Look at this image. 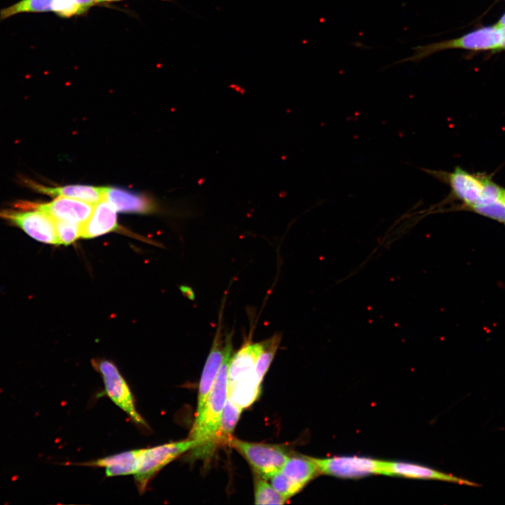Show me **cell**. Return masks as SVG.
Returning a JSON list of instances; mask_svg holds the SVG:
<instances>
[{
	"instance_id": "8992f818",
	"label": "cell",
	"mask_w": 505,
	"mask_h": 505,
	"mask_svg": "<svg viewBox=\"0 0 505 505\" xmlns=\"http://www.w3.org/2000/svg\"><path fill=\"white\" fill-rule=\"evenodd\" d=\"M424 170L450 187L449 199H456L462 203L456 209L466 210L480 201L487 177L471 173L459 166L450 172L430 169Z\"/></svg>"
},
{
	"instance_id": "f1b7e54d",
	"label": "cell",
	"mask_w": 505,
	"mask_h": 505,
	"mask_svg": "<svg viewBox=\"0 0 505 505\" xmlns=\"http://www.w3.org/2000/svg\"><path fill=\"white\" fill-rule=\"evenodd\" d=\"M120 1V0H99V2H102V1ZM163 1H166V0H163Z\"/></svg>"
},
{
	"instance_id": "484cf974",
	"label": "cell",
	"mask_w": 505,
	"mask_h": 505,
	"mask_svg": "<svg viewBox=\"0 0 505 505\" xmlns=\"http://www.w3.org/2000/svg\"><path fill=\"white\" fill-rule=\"evenodd\" d=\"M75 3L85 12L90 7L99 2V0H74Z\"/></svg>"
},
{
	"instance_id": "d6986e66",
	"label": "cell",
	"mask_w": 505,
	"mask_h": 505,
	"mask_svg": "<svg viewBox=\"0 0 505 505\" xmlns=\"http://www.w3.org/2000/svg\"><path fill=\"white\" fill-rule=\"evenodd\" d=\"M243 410L229 398H227L214 440L215 449L221 445H228Z\"/></svg>"
},
{
	"instance_id": "9a60e30c",
	"label": "cell",
	"mask_w": 505,
	"mask_h": 505,
	"mask_svg": "<svg viewBox=\"0 0 505 505\" xmlns=\"http://www.w3.org/2000/svg\"><path fill=\"white\" fill-rule=\"evenodd\" d=\"M104 198L118 212L148 213L154 208L152 201L145 196L120 188L107 187Z\"/></svg>"
},
{
	"instance_id": "7c38bea8",
	"label": "cell",
	"mask_w": 505,
	"mask_h": 505,
	"mask_svg": "<svg viewBox=\"0 0 505 505\" xmlns=\"http://www.w3.org/2000/svg\"><path fill=\"white\" fill-rule=\"evenodd\" d=\"M250 339L251 336L230 358L228 366V385L255 374V365L262 349L263 342L253 343Z\"/></svg>"
},
{
	"instance_id": "2e32d148",
	"label": "cell",
	"mask_w": 505,
	"mask_h": 505,
	"mask_svg": "<svg viewBox=\"0 0 505 505\" xmlns=\"http://www.w3.org/2000/svg\"><path fill=\"white\" fill-rule=\"evenodd\" d=\"M140 449L131 450L105 457L88 463L95 466L105 467L107 477L135 474L137 469Z\"/></svg>"
},
{
	"instance_id": "44dd1931",
	"label": "cell",
	"mask_w": 505,
	"mask_h": 505,
	"mask_svg": "<svg viewBox=\"0 0 505 505\" xmlns=\"http://www.w3.org/2000/svg\"><path fill=\"white\" fill-rule=\"evenodd\" d=\"M55 0H21L0 11V20L21 13H43L53 11Z\"/></svg>"
},
{
	"instance_id": "d4e9b609",
	"label": "cell",
	"mask_w": 505,
	"mask_h": 505,
	"mask_svg": "<svg viewBox=\"0 0 505 505\" xmlns=\"http://www.w3.org/2000/svg\"><path fill=\"white\" fill-rule=\"evenodd\" d=\"M54 223L59 245H69L81 236V224L64 221H54Z\"/></svg>"
},
{
	"instance_id": "8fae6325",
	"label": "cell",
	"mask_w": 505,
	"mask_h": 505,
	"mask_svg": "<svg viewBox=\"0 0 505 505\" xmlns=\"http://www.w3.org/2000/svg\"><path fill=\"white\" fill-rule=\"evenodd\" d=\"M36 206L54 221H64L81 225L89 218L94 206L80 200L64 196H58L49 203Z\"/></svg>"
},
{
	"instance_id": "ba28073f",
	"label": "cell",
	"mask_w": 505,
	"mask_h": 505,
	"mask_svg": "<svg viewBox=\"0 0 505 505\" xmlns=\"http://www.w3.org/2000/svg\"><path fill=\"white\" fill-rule=\"evenodd\" d=\"M93 365L102 375L107 396L135 424L148 427L146 421L137 411L130 389L115 364L108 360H95Z\"/></svg>"
},
{
	"instance_id": "277c9868",
	"label": "cell",
	"mask_w": 505,
	"mask_h": 505,
	"mask_svg": "<svg viewBox=\"0 0 505 505\" xmlns=\"http://www.w3.org/2000/svg\"><path fill=\"white\" fill-rule=\"evenodd\" d=\"M18 209L0 210V218L19 227L34 240L59 245L53 220L36 204L25 203Z\"/></svg>"
},
{
	"instance_id": "83f0119b",
	"label": "cell",
	"mask_w": 505,
	"mask_h": 505,
	"mask_svg": "<svg viewBox=\"0 0 505 505\" xmlns=\"http://www.w3.org/2000/svg\"><path fill=\"white\" fill-rule=\"evenodd\" d=\"M495 25L498 27H505V13L501 16L500 20Z\"/></svg>"
},
{
	"instance_id": "5b68a950",
	"label": "cell",
	"mask_w": 505,
	"mask_h": 505,
	"mask_svg": "<svg viewBox=\"0 0 505 505\" xmlns=\"http://www.w3.org/2000/svg\"><path fill=\"white\" fill-rule=\"evenodd\" d=\"M228 445L246 459L257 476L267 480L281 470L290 456L281 445L250 443L233 437Z\"/></svg>"
},
{
	"instance_id": "7a4b0ae2",
	"label": "cell",
	"mask_w": 505,
	"mask_h": 505,
	"mask_svg": "<svg viewBox=\"0 0 505 505\" xmlns=\"http://www.w3.org/2000/svg\"><path fill=\"white\" fill-rule=\"evenodd\" d=\"M500 28L496 25L482 27L460 37L412 48L413 54L398 62H418L434 53L452 48L471 50H500Z\"/></svg>"
},
{
	"instance_id": "4fadbf2b",
	"label": "cell",
	"mask_w": 505,
	"mask_h": 505,
	"mask_svg": "<svg viewBox=\"0 0 505 505\" xmlns=\"http://www.w3.org/2000/svg\"><path fill=\"white\" fill-rule=\"evenodd\" d=\"M117 227L116 210L104 198L94 205L90 216L81 225V237L95 238L112 231Z\"/></svg>"
},
{
	"instance_id": "3957f363",
	"label": "cell",
	"mask_w": 505,
	"mask_h": 505,
	"mask_svg": "<svg viewBox=\"0 0 505 505\" xmlns=\"http://www.w3.org/2000/svg\"><path fill=\"white\" fill-rule=\"evenodd\" d=\"M194 440L188 439L165 443L150 448L140 449L135 481L138 490L143 493L151 479L165 466L194 446Z\"/></svg>"
},
{
	"instance_id": "30bf717a",
	"label": "cell",
	"mask_w": 505,
	"mask_h": 505,
	"mask_svg": "<svg viewBox=\"0 0 505 505\" xmlns=\"http://www.w3.org/2000/svg\"><path fill=\"white\" fill-rule=\"evenodd\" d=\"M417 479L437 480L469 486H479L476 483L439 471L422 465L396 461H384L382 474Z\"/></svg>"
},
{
	"instance_id": "f546056e",
	"label": "cell",
	"mask_w": 505,
	"mask_h": 505,
	"mask_svg": "<svg viewBox=\"0 0 505 505\" xmlns=\"http://www.w3.org/2000/svg\"><path fill=\"white\" fill-rule=\"evenodd\" d=\"M504 201H505V196H504Z\"/></svg>"
},
{
	"instance_id": "603a6c76",
	"label": "cell",
	"mask_w": 505,
	"mask_h": 505,
	"mask_svg": "<svg viewBox=\"0 0 505 505\" xmlns=\"http://www.w3.org/2000/svg\"><path fill=\"white\" fill-rule=\"evenodd\" d=\"M270 480L273 487L286 501L304 488L300 485L292 481L281 471L274 474Z\"/></svg>"
},
{
	"instance_id": "7402d4cb",
	"label": "cell",
	"mask_w": 505,
	"mask_h": 505,
	"mask_svg": "<svg viewBox=\"0 0 505 505\" xmlns=\"http://www.w3.org/2000/svg\"><path fill=\"white\" fill-rule=\"evenodd\" d=\"M259 476L255 478L254 480V497L256 504H284L286 500L284 499L278 492L273 487L271 484L267 483Z\"/></svg>"
},
{
	"instance_id": "ffe728a7",
	"label": "cell",
	"mask_w": 505,
	"mask_h": 505,
	"mask_svg": "<svg viewBox=\"0 0 505 505\" xmlns=\"http://www.w3.org/2000/svg\"><path fill=\"white\" fill-rule=\"evenodd\" d=\"M281 340V334L275 333L271 337L262 341L263 347L257 358L255 372L259 382L262 383Z\"/></svg>"
},
{
	"instance_id": "6da1fadb",
	"label": "cell",
	"mask_w": 505,
	"mask_h": 505,
	"mask_svg": "<svg viewBox=\"0 0 505 505\" xmlns=\"http://www.w3.org/2000/svg\"><path fill=\"white\" fill-rule=\"evenodd\" d=\"M231 351L232 348L227 351L204 407L195 417L189 437L195 443L189 450L191 459H207L215 450L214 440L228 398V366Z\"/></svg>"
},
{
	"instance_id": "cb8c5ba5",
	"label": "cell",
	"mask_w": 505,
	"mask_h": 505,
	"mask_svg": "<svg viewBox=\"0 0 505 505\" xmlns=\"http://www.w3.org/2000/svg\"><path fill=\"white\" fill-rule=\"evenodd\" d=\"M466 210L505 224V202L504 201L473 206Z\"/></svg>"
},
{
	"instance_id": "52a82bcc",
	"label": "cell",
	"mask_w": 505,
	"mask_h": 505,
	"mask_svg": "<svg viewBox=\"0 0 505 505\" xmlns=\"http://www.w3.org/2000/svg\"><path fill=\"white\" fill-rule=\"evenodd\" d=\"M224 303L225 300L221 304L217 330L199 382L196 416L199 415L201 412L225 355L227 351L232 348L233 332L224 335L222 330V323Z\"/></svg>"
},
{
	"instance_id": "5bb4252c",
	"label": "cell",
	"mask_w": 505,
	"mask_h": 505,
	"mask_svg": "<svg viewBox=\"0 0 505 505\" xmlns=\"http://www.w3.org/2000/svg\"><path fill=\"white\" fill-rule=\"evenodd\" d=\"M34 190L53 196L69 197L95 205L104 199L107 187L88 185H67L58 187H45L34 182L27 181Z\"/></svg>"
},
{
	"instance_id": "ac0fdd59",
	"label": "cell",
	"mask_w": 505,
	"mask_h": 505,
	"mask_svg": "<svg viewBox=\"0 0 505 505\" xmlns=\"http://www.w3.org/2000/svg\"><path fill=\"white\" fill-rule=\"evenodd\" d=\"M261 383L253 374L228 385V398L243 409L251 405L258 398Z\"/></svg>"
},
{
	"instance_id": "9c48e42d",
	"label": "cell",
	"mask_w": 505,
	"mask_h": 505,
	"mask_svg": "<svg viewBox=\"0 0 505 505\" xmlns=\"http://www.w3.org/2000/svg\"><path fill=\"white\" fill-rule=\"evenodd\" d=\"M311 459L316 463L320 474L342 478H358L370 475H381L383 466V460L359 456Z\"/></svg>"
},
{
	"instance_id": "e0dca14e",
	"label": "cell",
	"mask_w": 505,
	"mask_h": 505,
	"mask_svg": "<svg viewBox=\"0 0 505 505\" xmlns=\"http://www.w3.org/2000/svg\"><path fill=\"white\" fill-rule=\"evenodd\" d=\"M281 471L303 487L320 474L311 457L305 455H290Z\"/></svg>"
},
{
	"instance_id": "4316f807",
	"label": "cell",
	"mask_w": 505,
	"mask_h": 505,
	"mask_svg": "<svg viewBox=\"0 0 505 505\" xmlns=\"http://www.w3.org/2000/svg\"><path fill=\"white\" fill-rule=\"evenodd\" d=\"M501 32L500 50H505V27H499Z\"/></svg>"
}]
</instances>
